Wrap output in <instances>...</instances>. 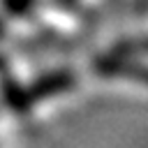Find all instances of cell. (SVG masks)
Masks as SVG:
<instances>
[{
  "instance_id": "cell-1",
  "label": "cell",
  "mask_w": 148,
  "mask_h": 148,
  "mask_svg": "<svg viewBox=\"0 0 148 148\" xmlns=\"http://www.w3.org/2000/svg\"><path fill=\"white\" fill-rule=\"evenodd\" d=\"M72 83H74V79H72V74H67V72L49 74V76L39 79L30 90H25V99H28V104H32V102L44 99V97H49V95H53V92H62V90H67Z\"/></svg>"
}]
</instances>
